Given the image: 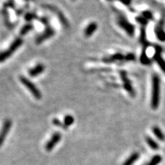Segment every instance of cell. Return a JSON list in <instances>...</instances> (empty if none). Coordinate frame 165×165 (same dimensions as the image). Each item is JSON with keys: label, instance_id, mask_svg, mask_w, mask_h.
Returning <instances> with one entry per match:
<instances>
[{"label": "cell", "instance_id": "obj_1", "mask_svg": "<svg viewBox=\"0 0 165 165\" xmlns=\"http://www.w3.org/2000/svg\"><path fill=\"white\" fill-rule=\"evenodd\" d=\"M151 83V107L153 109H156L160 101V79L158 74H153Z\"/></svg>", "mask_w": 165, "mask_h": 165}, {"label": "cell", "instance_id": "obj_2", "mask_svg": "<svg viewBox=\"0 0 165 165\" xmlns=\"http://www.w3.org/2000/svg\"><path fill=\"white\" fill-rule=\"evenodd\" d=\"M23 40L21 38H17L12 43L9 47H8L5 51L2 52L1 54V57H0V60L2 62H4L5 60L8 59L11 55H12L14 52H15L17 49H18L20 46L22 45Z\"/></svg>", "mask_w": 165, "mask_h": 165}, {"label": "cell", "instance_id": "obj_3", "mask_svg": "<svg viewBox=\"0 0 165 165\" xmlns=\"http://www.w3.org/2000/svg\"><path fill=\"white\" fill-rule=\"evenodd\" d=\"M19 80L21 83L26 88L30 93L33 95L34 97L37 100H39L41 98V93L39 89L37 88L36 85L32 83L30 80L27 79L25 77H20Z\"/></svg>", "mask_w": 165, "mask_h": 165}, {"label": "cell", "instance_id": "obj_4", "mask_svg": "<svg viewBox=\"0 0 165 165\" xmlns=\"http://www.w3.org/2000/svg\"><path fill=\"white\" fill-rule=\"evenodd\" d=\"M117 23L118 26L126 32L127 34H129V36L134 35L135 31L134 26L131 23H129L128 20H127L124 16L121 15L118 17L117 19Z\"/></svg>", "mask_w": 165, "mask_h": 165}, {"label": "cell", "instance_id": "obj_5", "mask_svg": "<svg viewBox=\"0 0 165 165\" xmlns=\"http://www.w3.org/2000/svg\"><path fill=\"white\" fill-rule=\"evenodd\" d=\"M155 53L153 57V59L155 60V61L157 63V64L159 65V67L160 68L162 71L164 72L165 74V61L162 57V48L160 46L156 45L155 46Z\"/></svg>", "mask_w": 165, "mask_h": 165}, {"label": "cell", "instance_id": "obj_6", "mask_svg": "<svg viewBox=\"0 0 165 165\" xmlns=\"http://www.w3.org/2000/svg\"><path fill=\"white\" fill-rule=\"evenodd\" d=\"M61 139V134L59 132H55L52 136L51 138L45 144V150L47 151H51L54 149V147L57 145V143Z\"/></svg>", "mask_w": 165, "mask_h": 165}, {"label": "cell", "instance_id": "obj_7", "mask_svg": "<svg viewBox=\"0 0 165 165\" xmlns=\"http://www.w3.org/2000/svg\"><path fill=\"white\" fill-rule=\"evenodd\" d=\"M12 120L10 119H6L5 120L3 124L2 132H1V136H0V145H2L3 143H4V140H6V137L7 136V135L9 132L10 129L12 127Z\"/></svg>", "mask_w": 165, "mask_h": 165}, {"label": "cell", "instance_id": "obj_8", "mask_svg": "<svg viewBox=\"0 0 165 165\" xmlns=\"http://www.w3.org/2000/svg\"><path fill=\"white\" fill-rule=\"evenodd\" d=\"M54 34V31L53 28H47L45 32H43V34H41V35L38 37L37 38V43H41L45 41L46 39H48V38H50L51 37H53Z\"/></svg>", "mask_w": 165, "mask_h": 165}, {"label": "cell", "instance_id": "obj_9", "mask_svg": "<svg viewBox=\"0 0 165 165\" xmlns=\"http://www.w3.org/2000/svg\"><path fill=\"white\" fill-rule=\"evenodd\" d=\"M45 70V66L41 63H39V64L36 65L34 68H31L29 70L28 73L29 75L32 77H35L38 75L41 74L42 72Z\"/></svg>", "mask_w": 165, "mask_h": 165}, {"label": "cell", "instance_id": "obj_10", "mask_svg": "<svg viewBox=\"0 0 165 165\" xmlns=\"http://www.w3.org/2000/svg\"><path fill=\"white\" fill-rule=\"evenodd\" d=\"M98 25L96 22H92L86 27L84 31V34L86 37H89L93 34L97 30Z\"/></svg>", "mask_w": 165, "mask_h": 165}, {"label": "cell", "instance_id": "obj_11", "mask_svg": "<svg viewBox=\"0 0 165 165\" xmlns=\"http://www.w3.org/2000/svg\"><path fill=\"white\" fill-rule=\"evenodd\" d=\"M155 33L158 40H160L162 42L165 41V31L164 30L163 25L161 24V23L159 24L158 26H156L155 28Z\"/></svg>", "mask_w": 165, "mask_h": 165}, {"label": "cell", "instance_id": "obj_12", "mask_svg": "<svg viewBox=\"0 0 165 165\" xmlns=\"http://www.w3.org/2000/svg\"><path fill=\"white\" fill-rule=\"evenodd\" d=\"M140 158V154L138 152H134L129 156V157L124 161L123 165H133L134 164L136 161L138 160V158Z\"/></svg>", "mask_w": 165, "mask_h": 165}, {"label": "cell", "instance_id": "obj_13", "mask_svg": "<svg viewBox=\"0 0 165 165\" xmlns=\"http://www.w3.org/2000/svg\"><path fill=\"white\" fill-rule=\"evenodd\" d=\"M152 132L158 140H160L161 141H164L165 140V136L162 132V130L159 128L157 126H153L152 127Z\"/></svg>", "mask_w": 165, "mask_h": 165}, {"label": "cell", "instance_id": "obj_14", "mask_svg": "<svg viewBox=\"0 0 165 165\" xmlns=\"http://www.w3.org/2000/svg\"><path fill=\"white\" fill-rule=\"evenodd\" d=\"M146 48H144L143 52H142V54H141V56H140V62H141L142 64L148 65L151 63V60L150 59L149 57L147 55Z\"/></svg>", "mask_w": 165, "mask_h": 165}, {"label": "cell", "instance_id": "obj_15", "mask_svg": "<svg viewBox=\"0 0 165 165\" xmlns=\"http://www.w3.org/2000/svg\"><path fill=\"white\" fill-rule=\"evenodd\" d=\"M145 140L147 142V143L148 145L150 147L152 150H154V151H157V150L159 149V145L158 144L156 143V142L153 140L152 138L150 136H146L145 138Z\"/></svg>", "mask_w": 165, "mask_h": 165}, {"label": "cell", "instance_id": "obj_16", "mask_svg": "<svg viewBox=\"0 0 165 165\" xmlns=\"http://www.w3.org/2000/svg\"><path fill=\"white\" fill-rule=\"evenodd\" d=\"M74 122V118L71 115H67L64 117V120H63V123H64L65 126L68 128V127L72 125Z\"/></svg>", "mask_w": 165, "mask_h": 165}, {"label": "cell", "instance_id": "obj_17", "mask_svg": "<svg viewBox=\"0 0 165 165\" xmlns=\"http://www.w3.org/2000/svg\"><path fill=\"white\" fill-rule=\"evenodd\" d=\"M162 161V157L159 155H156L151 158L148 163V165H158Z\"/></svg>", "mask_w": 165, "mask_h": 165}, {"label": "cell", "instance_id": "obj_18", "mask_svg": "<svg viewBox=\"0 0 165 165\" xmlns=\"http://www.w3.org/2000/svg\"><path fill=\"white\" fill-rule=\"evenodd\" d=\"M136 21L138 22L139 24L142 26V27L146 26L148 24V20L146 19L143 16H142V15L136 17Z\"/></svg>", "mask_w": 165, "mask_h": 165}, {"label": "cell", "instance_id": "obj_19", "mask_svg": "<svg viewBox=\"0 0 165 165\" xmlns=\"http://www.w3.org/2000/svg\"><path fill=\"white\" fill-rule=\"evenodd\" d=\"M142 16H143L144 18L148 20V21H151L153 20V13L149 10H144L142 13Z\"/></svg>", "mask_w": 165, "mask_h": 165}, {"label": "cell", "instance_id": "obj_20", "mask_svg": "<svg viewBox=\"0 0 165 165\" xmlns=\"http://www.w3.org/2000/svg\"><path fill=\"white\" fill-rule=\"evenodd\" d=\"M32 29H33V26L31 24L26 25L22 28L21 32H20V34H21V35H24V34H27L29 31L31 30Z\"/></svg>", "mask_w": 165, "mask_h": 165}, {"label": "cell", "instance_id": "obj_21", "mask_svg": "<svg viewBox=\"0 0 165 165\" xmlns=\"http://www.w3.org/2000/svg\"><path fill=\"white\" fill-rule=\"evenodd\" d=\"M53 124H54V125L57 126V127H61V128L63 129H68L67 127L65 126L64 123L61 122L60 120L58 119V118H54V119L53 120Z\"/></svg>", "mask_w": 165, "mask_h": 165}, {"label": "cell", "instance_id": "obj_22", "mask_svg": "<svg viewBox=\"0 0 165 165\" xmlns=\"http://www.w3.org/2000/svg\"><path fill=\"white\" fill-rule=\"evenodd\" d=\"M124 57L123 56V54H114L111 58H109L108 59V61H109V62L111 61H117V60H121L123 59Z\"/></svg>", "mask_w": 165, "mask_h": 165}, {"label": "cell", "instance_id": "obj_23", "mask_svg": "<svg viewBox=\"0 0 165 165\" xmlns=\"http://www.w3.org/2000/svg\"><path fill=\"white\" fill-rule=\"evenodd\" d=\"M120 1L123 3V4L125 5H129L131 4L132 0H120Z\"/></svg>", "mask_w": 165, "mask_h": 165}, {"label": "cell", "instance_id": "obj_24", "mask_svg": "<svg viewBox=\"0 0 165 165\" xmlns=\"http://www.w3.org/2000/svg\"><path fill=\"white\" fill-rule=\"evenodd\" d=\"M26 16H28V17H30V16H29V15H28H28H26ZM30 17H31V18H33V16H31ZM26 19H27L28 20H29V19H30V18H29V17H28V18H26Z\"/></svg>", "mask_w": 165, "mask_h": 165}, {"label": "cell", "instance_id": "obj_25", "mask_svg": "<svg viewBox=\"0 0 165 165\" xmlns=\"http://www.w3.org/2000/svg\"><path fill=\"white\" fill-rule=\"evenodd\" d=\"M143 165H148V164H143Z\"/></svg>", "mask_w": 165, "mask_h": 165}, {"label": "cell", "instance_id": "obj_26", "mask_svg": "<svg viewBox=\"0 0 165 165\" xmlns=\"http://www.w3.org/2000/svg\"><path fill=\"white\" fill-rule=\"evenodd\" d=\"M108 1H112V0H108Z\"/></svg>", "mask_w": 165, "mask_h": 165}, {"label": "cell", "instance_id": "obj_27", "mask_svg": "<svg viewBox=\"0 0 165 165\" xmlns=\"http://www.w3.org/2000/svg\"><path fill=\"white\" fill-rule=\"evenodd\" d=\"M73 1H74V0H73Z\"/></svg>", "mask_w": 165, "mask_h": 165}, {"label": "cell", "instance_id": "obj_28", "mask_svg": "<svg viewBox=\"0 0 165 165\" xmlns=\"http://www.w3.org/2000/svg\"><path fill=\"white\" fill-rule=\"evenodd\" d=\"M26 1H27V0H26Z\"/></svg>", "mask_w": 165, "mask_h": 165}]
</instances>
